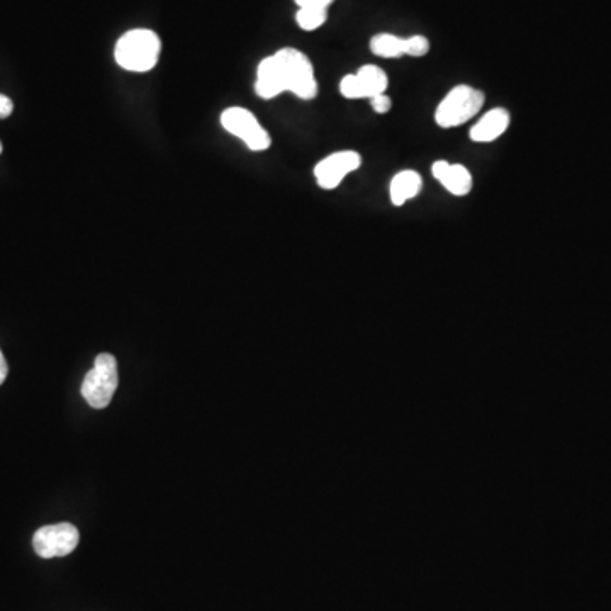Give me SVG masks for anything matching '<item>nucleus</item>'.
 Listing matches in <instances>:
<instances>
[{"mask_svg": "<svg viewBox=\"0 0 611 611\" xmlns=\"http://www.w3.org/2000/svg\"><path fill=\"white\" fill-rule=\"evenodd\" d=\"M326 19H328V9H320V7H299L296 14L299 28L304 31L321 28L326 23Z\"/></svg>", "mask_w": 611, "mask_h": 611, "instance_id": "nucleus-14", "label": "nucleus"}, {"mask_svg": "<svg viewBox=\"0 0 611 611\" xmlns=\"http://www.w3.org/2000/svg\"><path fill=\"white\" fill-rule=\"evenodd\" d=\"M432 174L454 196H467L472 189V175L464 165L438 160L433 163Z\"/></svg>", "mask_w": 611, "mask_h": 611, "instance_id": "nucleus-8", "label": "nucleus"}, {"mask_svg": "<svg viewBox=\"0 0 611 611\" xmlns=\"http://www.w3.org/2000/svg\"><path fill=\"white\" fill-rule=\"evenodd\" d=\"M0 153H2V143H0Z\"/></svg>", "mask_w": 611, "mask_h": 611, "instance_id": "nucleus-21", "label": "nucleus"}, {"mask_svg": "<svg viewBox=\"0 0 611 611\" xmlns=\"http://www.w3.org/2000/svg\"><path fill=\"white\" fill-rule=\"evenodd\" d=\"M118 360L111 354L97 355L96 364L89 370L82 384V396L89 406L104 410L118 389Z\"/></svg>", "mask_w": 611, "mask_h": 611, "instance_id": "nucleus-3", "label": "nucleus"}, {"mask_svg": "<svg viewBox=\"0 0 611 611\" xmlns=\"http://www.w3.org/2000/svg\"><path fill=\"white\" fill-rule=\"evenodd\" d=\"M274 57L281 68L287 92H292L303 101H311L318 96V82L314 77L313 63L303 51L296 48H282Z\"/></svg>", "mask_w": 611, "mask_h": 611, "instance_id": "nucleus-2", "label": "nucleus"}, {"mask_svg": "<svg viewBox=\"0 0 611 611\" xmlns=\"http://www.w3.org/2000/svg\"><path fill=\"white\" fill-rule=\"evenodd\" d=\"M510 126V113L503 107L491 109L488 114H484L481 121L471 129V140L476 143H489L498 140L499 136L505 133Z\"/></svg>", "mask_w": 611, "mask_h": 611, "instance_id": "nucleus-10", "label": "nucleus"}, {"mask_svg": "<svg viewBox=\"0 0 611 611\" xmlns=\"http://www.w3.org/2000/svg\"><path fill=\"white\" fill-rule=\"evenodd\" d=\"M162 53V41L150 29H131L124 33L114 48L119 67L128 72H150Z\"/></svg>", "mask_w": 611, "mask_h": 611, "instance_id": "nucleus-1", "label": "nucleus"}, {"mask_svg": "<svg viewBox=\"0 0 611 611\" xmlns=\"http://www.w3.org/2000/svg\"><path fill=\"white\" fill-rule=\"evenodd\" d=\"M255 92H257L258 97H262L265 101L274 99V97L281 96L282 92H286L281 68H279V63L275 60L274 55L264 58L258 65Z\"/></svg>", "mask_w": 611, "mask_h": 611, "instance_id": "nucleus-9", "label": "nucleus"}, {"mask_svg": "<svg viewBox=\"0 0 611 611\" xmlns=\"http://www.w3.org/2000/svg\"><path fill=\"white\" fill-rule=\"evenodd\" d=\"M483 106L484 94L481 90L469 87V85H459L450 90L445 99L440 102L437 113H435V121L440 128H457L460 124L467 123L469 119L474 118Z\"/></svg>", "mask_w": 611, "mask_h": 611, "instance_id": "nucleus-4", "label": "nucleus"}, {"mask_svg": "<svg viewBox=\"0 0 611 611\" xmlns=\"http://www.w3.org/2000/svg\"><path fill=\"white\" fill-rule=\"evenodd\" d=\"M12 111H14V104H12L11 99L4 94H0V119L9 118Z\"/></svg>", "mask_w": 611, "mask_h": 611, "instance_id": "nucleus-18", "label": "nucleus"}, {"mask_svg": "<svg viewBox=\"0 0 611 611\" xmlns=\"http://www.w3.org/2000/svg\"><path fill=\"white\" fill-rule=\"evenodd\" d=\"M362 158L357 152H338L333 153L330 157L323 158L316 167H314V177L321 189L331 191L338 185L342 184L343 179L350 172H355L359 169Z\"/></svg>", "mask_w": 611, "mask_h": 611, "instance_id": "nucleus-7", "label": "nucleus"}, {"mask_svg": "<svg viewBox=\"0 0 611 611\" xmlns=\"http://www.w3.org/2000/svg\"><path fill=\"white\" fill-rule=\"evenodd\" d=\"M7 374H9V365H7L6 357H4L2 350H0V384H4Z\"/></svg>", "mask_w": 611, "mask_h": 611, "instance_id": "nucleus-20", "label": "nucleus"}, {"mask_svg": "<svg viewBox=\"0 0 611 611\" xmlns=\"http://www.w3.org/2000/svg\"><path fill=\"white\" fill-rule=\"evenodd\" d=\"M298 7H320V9H328L333 0H294Z\"/></svg>", "mask_w": 611, "mask_h": 611, "instance_id": "nucleus-19", "label": "nucleus"}, {"mask_svg": "<svg viewBox=\"0 0 611 611\" xmlns=\"http://www.w3.org/2000/svg\"><path fill=\"white\" fill-rule=\"evenodd\" d=\"M221 124L230 135L240 138L252 152H264L272 145L267 129L258 123V119L248 109L228 107L221 114Z\"/></svg>", "mask_w": 611, "mask_h": 611, "instance_id": "nucleus-5", "label": "nucleus"}, {"mask_svg": "<svg viewBox=\"0 0 611 611\" xmlns=\"http://www.w3.org/2000/svg\"><path fill=\"white\" fill-rule=\"evenodd\" d=\"M355 75L359 79L360 87L364 90L365 99H372L374 96L384 94L387 85H389L386 72L376 65H364Z\"/></svg>", "mask_w": 611, "mask_h": 611, "instance_id": "nucleus-12", "label": "nucleus"}, {"mask_svg": "<svg viewBox=\"0 0 611 611\" xmlns=\"http://www.w3.org/2000/svg\"><path fill=\"white\" fill-rule=\"evenodd\" d=\"M423 180L415 170H403L391 182V201L394 206H403L404 202L415 199L421 192Z\"/></svg>", "mask_w": 611, "mask_h": 611, "instance_id": "nucleus-11", "label": "nucleus"}, {"mask_svg": "<svg viewBox=\"0 0 611 611\" xmlns=\"http://www.w3.org/2000/svg\"><path fill=\"white\" fill-rule=\"evenodd\" d=\"M80 533L72 523H57L46 525L36 530L33 537L34 552L43 559L65 557L77 549Z\"/></svg>", "mask_w": 611, "mask_h": 611, "instance_id": "nucleus-6", "label": "nucleus"}, {"mask_svg": "<svg viewBox=\"0 0 611 611\" xmlns=\"http://www.w3.org/2000/svg\"><path fill=\"white\" fill-rule=\"evenodd\" d=\"M340 92L347 99H365L364 90L360 87L357 75H345L340 82Z\"/></svg>", "mask_w": 611, "mask_h": 611, "instance_id": "nucleus-16", "label": "nucleus"}, {"mask_svg": "<svg viewBox=\"0 0 611 611\" xmlns=\"http://www.w3.org/2000/svg\"><path fill=\"white\" fill-rule=\"evenodd\" d=\"M370 102H372V107H374V111H376L377 114L389 113V109L393 106V102H391V99H389L386 94L374 96L370 99Z\"/></svg>", "mask_w": 611, "mask_h": 611, "instance_id": "nucleus-17", "label": "nucleus"}, {"mask_svg": "<svg viewBox=\"0 0 611 611\" xmlns=\"http://www.w3.org/2000/svg\"><path fill=\"white\" fill-rule=\"evenodd\" d=\"M370 50L374 55L381 58H399L406 55L404 53V38H398L394 34H376L370 40Z\"/></svg>", "mask_w": 611, "mask_h": 611, "instance_id": "nucleus-13", "label": "nucleus"}, {"mask_svg": "<svg viewBox=\"0 0 611 611\" xmlns=\"http://www.w3.org/2000/svg\"><path fill=\"white\" fill-rule=\"evenodd\" d=\"M428 50H430V43H428L425 36L416 34V36H411V38L404 40V53L408 57H425Z\"/></svg>", "mask_w": 611, "mask_h": 611, "instance_id": "nucleus-15", "label": "nucleus"}]
</instances>
